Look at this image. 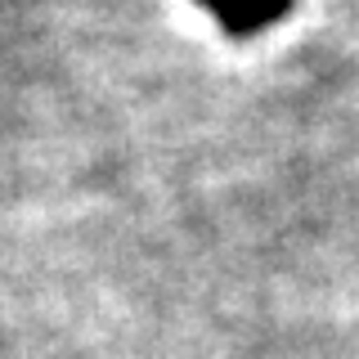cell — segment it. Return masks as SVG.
Here are the masks:
<instances>
[{
	"instance_id": "1",
	"label": "cell",
	"mask_w": 359,
	"mask_h": 359,
	"mask_svg": "<svg viewBox=\"0 0 359 359\" xmlns=\"http://www.w3.org/2000/svg\"><path fill=\"white\" fill-rule=\"evenodd\" d=\"M220 14V22L233 36H256L261 27L278 22L283 14H292V0H202Z\"/></svg>"
}]
</instances>
